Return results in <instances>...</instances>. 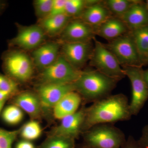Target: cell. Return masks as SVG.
<instances>
[{
    "label": "cell",
    "mask_w": 148,
    "mask_h": 148,
    "mask_svg": "<svg viewBox=\"0 0 148 148\" xmlns=\"http://www.w3.org/2000/svg\"><path fill=\"white\" fill-rule=\"evenodd\" d=\"M118 82L94 70L82 71L74 84L82 98L93 103L110 95Z\"/></svg>",
    "instance_id": "obj_2"
},
{
    "label": "cell",
    "mask_w": 148,
    "mask_h": 148,
    "mask_svg": "<svg viewBox=\"0 0 148 148\" xmlns=\"http://www.w3.org/2000/svg\"><path fill=\"white\" fill-rule=\"evenodd\" d=\"M13 95L11 92L0 90V101H6Z\"/></svg>",
    "instance_id": "obj_34"
},
{
    "label": "cell",
    "mask_w": 148,
    "mask_h": 148,
    "mask_svg": "<svg viewBox=\"0 0 148 148\" xmlns=\"http://www.w3.org/2000/svg\"><path fill=\"white\" fill-rule=\"evenodd\" d=\"M75 139L52 135L43 144L41 148H75Z\"/></svg>",
    "instance_id": "obj_25"
},
{
    "label": "cell",
    "mask_w": 148,
    "mask_h": 148,
    "mask_svg": "<svg viewBox=\"0 0 148 148\" xmlns=\"http://www.w3.org/2000/svg\"><path fill=\"white\" fill-rule=\"evenodd\" d=\"M143 77L144 81L148 88V69L146 70H143Z\"/></svg>",
    "instance_id": "obj_35"
},
{
    "label": "cell",
    "mask_w": 148,
    "mask_h": 148,
    "mask_svg": "<svg viewBox=\"0 0 148 148\" xmlns=\"http://www.w3.org/2000/svg\"><path fill=\"white\" fill-rule=\"evenodd\" d=\"M15 148H35V147L30 141L24 140L18 142Z\"/></svg>",
    "instance_id": "obj_33"
},
{
    "label": "cell",
    "mask_w": 148,
    "mask_h": 148,
    "mask_svg": "<svg viewBox=\"0 0 148 148\" xmlns=\"http://www.w3.org/2000/svg\"><path fill=\"white\" fill-rule=\"evenodd\" d=\"M53 0H36L34 2L35 12L41 20L50 15Z\"/></svg>",
    "instance_id": "obj_27"
},
{
    "label": "cell",
    "mask_w": 148,
    "mask_h": 148,
    "mask_svg": "<svg viewBox=\"0 0 148 148\" xmlns=\"http://www.w3.org/2000/svg\"><path fill=\"white\" fill-rule=\"evenodd\" d=\"M63 56L75 69L79 70L90 60L93 46L89 42H63Z\"/></svg>",
    "instance_id": "obj_10"
},
{
    "label": "cell",
    "mask_w": 148,
    "mask_h": 148,
    "mask_svg": "<svg viewBox=\"0 0 148 148\" xmlns=\"http://www.w3.org/2000/svg\"><path fill=\"white\" fill-rule=\"evenodd\" d=\"M82 72L73 67L63 55L60 56L53 64L42 70L41 79L43 83L73 84Z\"/></svg>",
    "instance_id": "obj_6"
},
{
    "label": "cell",
    "mask_w": 148,
    "mask_h": 148,
    "mask_svg": "<svg viewBox=\"0 0 148 148\" xmlns=\"http://www.w3.org/2000/svg\"><path fill=\"white\" fill-rule=\"evenodd\" d=\"M45 33L40 25H32L20 28L16 36L9 42L25 50H31L40 46L45 39Z\"/></svg>",
    "instance_id": "obj_12"
},
{
    "label": "cell",
    "mask_w": 148,
    "mask_h": 148,
    "mask_svg": "<svg viewBox=\"0 0 148 148\" xmlns=\"http://www.w3.org/2000/svg\"><path fill=\"white\" fill-rule=\"evenodd\" d=\"M112 16L104 4L98 1L86 7L80 15V18L95 29Z\"/></svg>",
    "instance_id": "obj_18"
},
{
    "label": "cell",
    "mask_w": 148,
    "mask_h": 148,
    "mask_svg": "<svg viewBox=\"0 0 148 148\" xmlns=\"http://www.w3.org/2000/svg\"><path fill=\"white\" fill-rule=\"evenodd\" d=\"M98 1L66 0L65 14L70 17L80 16L86 7Z\"/></svg>",
    "instance_id": "obj_24"
},
{
    "label": "cell",
    "mask_w": 148,
    "mask_h": 148,
    "mask_svg": "<svg viewBox=\"0 0 148 148\" xmlns=\"http://www.w3.org/2000/svg\"><path fill=\"white\" fill-rule=\"evenodd\" d=\"M145 4L146 8H147L148 11V0H147V1H146V3Z\"/></svg>",
    "instance_id": "obj_38"
},
{
    "label": "cell",
    "mask_w": 148,
    "mask_h": 148,
    "mask_svg": "<svg viewBox=\"0 0 148 148\" xmlns=\"http://www.w3.org/2000/svg\"><path fill=\"white\" fill-rule=\"evenodd\" d=\"M146 64H148V56L147 59V63H146Z\"/></svg>",
    "instance_id": "obj_39"
},
{
    "label": "cell",
    "mask_w": 148,
    "mask_h": 148,
    "mask_svg": "<svg viewBox=\"0 0 148 148\" xmlns=\"http://www.w3.org/2000/svg\"><path fill=\"white\" fill-rule=\"evenodd\" d=\"M105 47L114 56L122 67H142L137 47L130 32L112 40Z\"/></svg>",
    "instance_id": "obj_5"
},
{
    "label": "cell",
    "mask_w": 148,
    "mask_h": 148,
    "mask_svg": "<svg viewBox=\"0 0 148 148\" xmlns=\"http://www.w3.org/2000/svg\"><path fill=\"white\" fill-rule=\"evenodd\" d=\"M138 143L142 148H148V125L143 127Z\"/></svg>",
    "instance_id": "obj_31"
},
{
    "label": "cell",
    "mask_w": 148,
    "mask_h": 148,
    "mask_svg": "<svg viewBox=\"0 0 148 148\" xmlns=\"http://www.w3.org/2000/svg\"><path fill=\"white\" fill-rule=\"evenodd\" d=\"M20 130L9 131L0 127V148H12Z\"/></svg>",
    "instance_id": "obj_28"
},
{
    "label": "cell",
    "mask_w": 148,
    "mask_h": 148,
    "mask_svg": "<svg viewBox=\"0 0 148 148\" xmlns=\"http://www.w3.org/2000/svg\"><path fill=\"white\" fill-rule=\"evenodd\" d=\"M12 103L33 118L39 116L42 108L38 96L31 92L20 93L14 98Z\"/></svg>",
    "instance_id": "obj_19"
},
{
    "label": "cell",
    "mask_w": 148,
    "mask_h": 148,
    "mask_svg": "<svg viewBox=\"0 0 148 148\" xmlns=\"http://www.w3.org/2000/svg\"><path fill=\"white\" fill-rule=\"evenodd\" d=\"M59 45L58 43L49 42L40 46L33 53L35 65L40 69L47 68L58 58Z\"/></svg>",
    "instance_id": "obj_15"
},
{
    "label": "cell",
    "mask_w": 148,
    "mask_h": 148,
    "mask_svg": "<svg viewBox=\"0 0 148 148\" xmlns=\"http://www.w3.org/2000/svg\"><path fill=\"white\" fill-rule=\"evenodd\" d=\"M132 116L126 96L110 95L86 108L83 132L97 125L129 120Z\"/></svg>",
    "instance_id": "obj_1"
},
{
    "label": "cell",
    "mask_w": 148,
    "mask_h": 148,
    "mask_svg": "<svg viewBox=\"0 0 148 148\" xmlns=\"http://www.w3.org/2000/svg\"><path fill=\"white\" fill-rule=\"evenodd\" d=\"M82 98L76 91L66 94L53 108V116L56 119L61 120L75 113L78 110Z\"/></svg>",
    "instance_id": "obj_17"
},
{
    "label": "cell",
    "mask_w": 148,
    "mask_h": 148,
    "mask_svg": "<svg viewBox=\"0 0 148 148\" xmlns=\"http://www.w3.org/2000/svg\"><path fill=\"white\" fill-rule=\"evenodd\" d=\"M130 32L135 42L143 66L147 63L148 56V25Z\"/></svg>",
    "instance_id": "obj_21"
},
{
    "label": "cell",
    "mask_w": 148,
    "mask_h": 148,
    "mask_svg": "<svg viewBox=\"0 0 148 148\" xmlns=\"http://www.w3.org/2000/svg\"><path fill=\"white\" fill-rule=\"evenodd\" d=\"M6 101H0V114L3 110L4 106L5 104Z\"/></svg>",
    "instance_id": "obj_36"
},
{
    "label": "cell",
    "mask_w": 148,
    "mask_h": 148,
    "mask_svg": "<svg viewBox=\"0 0 148 148\" xmlns=\"http://www.w3.org/2000/svg\"><path fill=\"white\" fill-rule=\"evenodd\" d=\"M3 67L7 75L14 80L26 81L33 75V65L31 59L26 53L17 51H9L4 54Z\"/></svg>",
    "instance_id": "obj_8"
},
{
    "label": "cell",
    "mask_w": 148,
    "mask_h": 148,
    "mask_svg": "<svg viewBox=\"0 0 148 148\" xmlns=\"http://www.w3.org/2000/svg\"><path fill=\"white\" fill-rule=\"evenodd\" d=\"M121 148H142L139 145L138 140H135L133 136H129L124 145Z\"/></svg>",
    "instance_id": "obj_32"
},
{
    "label": "cell",
    "mask_w": 148,
    "mask_h": 148,
    "mask_svg": "<svg viewBox=\"0 0 148 148\" xmlns=\"http://www.w3.org/2000/svg\"><path fill=\"white\" fill-rule=\"evenodd\" d=\"M2 119L5 123L14 125L19 123L24 118L22 110L16 105H9L3 110Z\"/></svg>",
    "instance_id": "obj_23"
},
{
    "label": "cell",
    "mask_w": 148,
    "mask_h": 148,
    "mask_svg": "<svg viewBox=\"0 0 148 148\" xmlns=\"http://www.w3.org/2000/svg\"><path fill=\"white\" fill-rule=\"evenodd\" d=\"M93 50L90 59V64L95 70L107 76L119 81L125 77L122 67L104 45L94 37Z\"/></svg>",
    "instance_id": "obj_4"
},
{
    "label": "cell",
    "mask_w": 148,
    "mask_h": 148,
    "mask_svg": "<svg viewBox=\"0 0 148 148\" xmlns=\"http://www.w3.org/2000/svg\"><path fill=\"white\" fill-rule=\"evenodd\" d=\"M84 148H89L88 147H86H86H85Z\"/></svg>",
    "instance_id": "obj_40"
},
{
    "label": "cell",
    "mask_w": 148,
    "mask_h": 148,
    "mask_svg": "<svg viewBox=\"0 0 148 148\" xmlns=\"http://www.w3.org/2000/svg\"><path fill=\"white\" fill-rule=\"evenodd\" d=\"M17 90L16 82L7 75L0 73V90L14 94Z\"/></svg>",
    "instance_id": "obj_29"
},
{
    "label": "cell",
    "mask_w": 148,
    "mask_h": 148,
    "mask_svg": "<svg viewBox=\"0 0 148 148\" xmlns=\"http://www.w3.org/2000/svg\"><path fill=\"white\" fill-rule=\"evenodd\" d=\"M71 18L66 14L49 16L41 20L40 26L45 34L52 36L62 33Z\"/></svg>",
    "instance_id": "obj_20"
},
{
    "label": "cell",
    "mask_w": 148,
    "mask_h": 148,
    "mask_svg": "<svg viewBox=\"0 0 148 148\" xmlns=\"http://www.w3.org/2000/svg\"><path fill=\"white\" fill-rule=\"evenodd\" d=\"M119 18L124 22L129 31L147 26L148 11L145 4L140 1H135L129 9Z\"/></svg>",
    "instance_id": "obj_14"
},
{
    "label": "cell",
    "mask_w": 148,
    "mask_h": 148,
    "mask_svg": "<svg viewBox=\"0 0 148 148\" xmlns=\"http://www.w3.org/2000/svg\"><path fill=\"white\" fill-rule=\"evenodd\" d=\"M66 3V0H53L51 12L49 16L65 14Z\"/></svg>",
    "instance_id": "obj_30"
},
{
    "label": "cell",
    "mask_w": 148,
    "mask_h": 148,
    "mask_svg": "<svg viewBox=\"0 0 148 148\" xmlns=\"http://www.w3.org/2000/svg\"><path fill=\"white\" fill-rule=\"evenodd\" d=\"M129 31L120 18L112 16L95 29V35L111 41L127 34Z\"/></svg>",
    "instance_id": "obj_16"
},
{
    "label": "cell",
    "mask_w": 148,
    "mask_h": 148,
    "mask_svg": "<svg viewBox=\"0 0 148 148\" xmlns=\"http://www.w3.org/2000/svg\"><path fill=\"white\" fill-rule=\"evenodd\" d=\"M122 68L132 86L130 112L132 116L137 115L148 99V88L143 78V70L139 66H124Z\"/></svg>",
    "instance_id": "obj_7"
},
{
    "label": "cell",
    "mask_w": 148,
    "mask_h": 148,
    "mask_svg": "<svg viewBox=\"0 0 148 148\" xmlns=\"http://www.w3.org/2000/svg\"><path fill=\"white\" fill-rule=\"evenodd\" d=\"M42 129L39 123L32 120L26 123L20 130L19 134L24 140L31 141L36 140L42 134Z\"/></svg>",
    "instance_id": "obj_26"
},
{
    "label": "cell",
    "mask_w": 148,
    "mask_h": 148,
    "mask_svg": "<svg viewBox=\"0 0 148 148\" xmlns=\"http://www.w3.org/2000/svg\"><path fill=\"white\" fill-rule=\"evenodd\" d=\"M85 112L86 108H83L61 119L60 124L53 130V135L75 139L83 132Z\"/></svg>",
    "instance_id": "obj_13"
},
{
    "label": "cell",
    "mask_w": 148,
    "mask_h": 148,
    "mask_svg": "<svg viewBox=\"0 0 148 148\" xmlns=\"http://www.w3.org/2000/svg\"><path fill=\"white\" fill-rule=\"evenodd\" d=\"M84 138L89 148H121L126 140L120 129L110 124L93 126L84 132Z\"/></svg>",
    "instance_id": "obj_3"
},
{
    "label": "cell",
    "mask_w": 148,
    "mask_h": 148,
    "mask_svg": "<svg viewBox=\"0 0 148 148\" xmlns=\"http://www.w3.org/2000/svg\"><path fill=\"white\" fill-rule=\"evenodd\" d=\"M4 5V4L3 3L0 1V11L2 9H3V8Z\"/></svg>",
    "instance_id": "obj_37"
},
{
    "label": "cell",
    "mask_w": 148,
    "mask_h": 148,
    "mask_svg": "<svg viewBox=\"0 0 148 148\" xmlns=\"http://www.w3.org/2000/svg\"><path fill=\"white\" fill-rule=\"evenodd\" d=\"M75 91L74 83L69 84L43 83L38 89V96L42 107L53 108L65 95Z\"/></svg>",
    "instance_id": "obj_11"
},
{
    "label": "cell",
    "mask_w": 148,
    "mask_h": 148,
    "mask_svg": "<svg viewBox=\"0 0 148 148\" xmlns=\"http://www.w3.org/2000/svg\"><path fill=\"white\" fill-rule=\"evenodd\" d=\"M95 35V29L80 18L69 21L61 33V39L63 42H89Z\"/></svg>",
    "instance_id": "obj_9"
},
{
    "label": "cell",
    "mask_w": 148,
    "mask_h": 148,
    "mask_svg": "<svg viewBox=\"0 0 148 148\" xmlns=\"http://www.w3.org/2000/svg\"><path fill=\"white\" fill-rule=\"evenodd\" d=\"M136 1L131 0H107L104 2V5L111 14L116 17L122 16L127 11Z\"/></svg>",
    "instance_id": "obj_22"
}]
</instances>
